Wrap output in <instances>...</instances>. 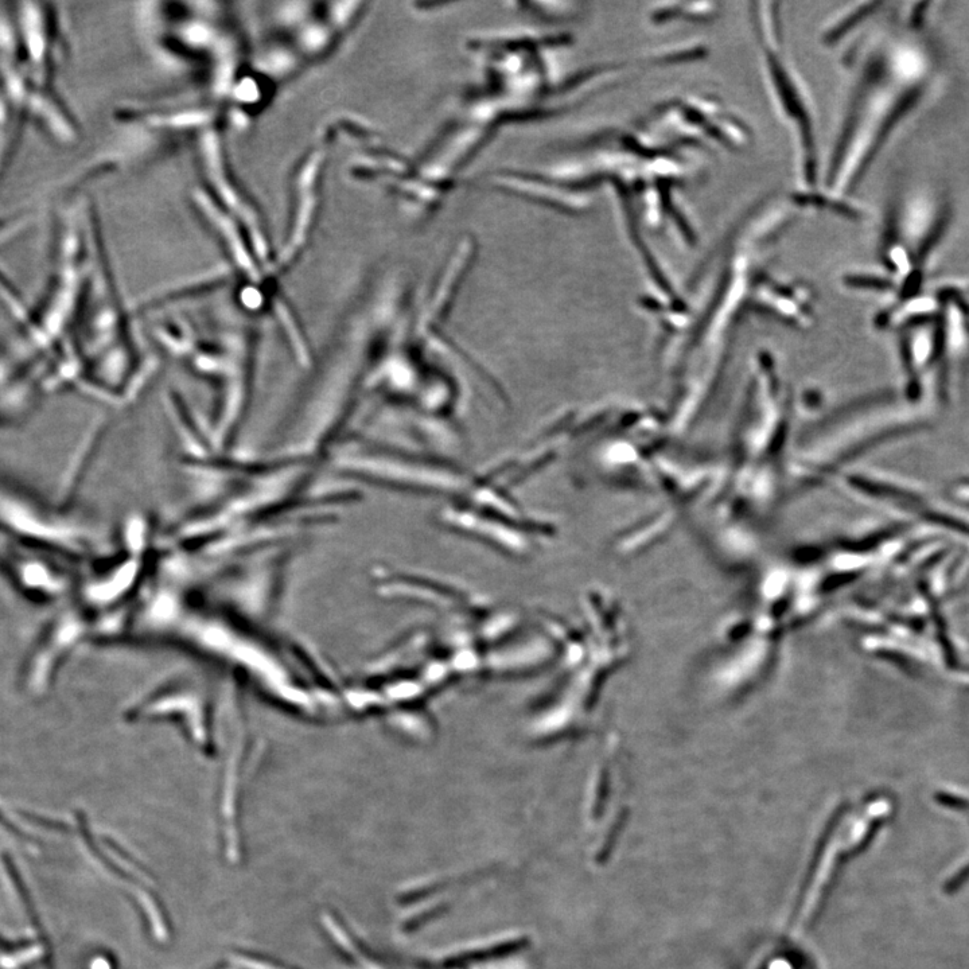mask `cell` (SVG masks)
Instances as JSON below:
<instances>
[{
	"instance_id": "1",
	"label": "cell",
	"mask_w": 969,
	"mask_h": 969,
	"mask_svg": "<svg viewBox=\"0 0 969 969\" xmlns=\"http://www.w3.org/2000/svg\"><path fill=\"white\" fill-rule=\"evenodd\" d=\"M921 33L881 30L848 48L843 64L854 73L830 149L825 151L817 210L865 220L856 190L887 142L932 85L936 61Z\"/></svg>"
},
{
	"instance_id": "2",
	"label": "cell",
	"mask_w": 969,
	"mask_h": 969,
	"mask_svg": "<svg viewBox=\"0 0 969 969\" xmlns=\"http://www.w3.org/2000/svg\"><path fill=\"white\" fill-rule=\"evenodd\" d=\"M262 318L247 309L220 313H157L149 336L179 368L209 393L200 430L202 446L232 453L254 398Z\"/></svg>"
},
{
	"instance_id": "3",
	"label": "cell",
	"mask_w": 969,
	"mask_h": 969,
	"mask_svg": "<svg viewBox=\"0 0 969 969\" xmlns=\"http://www.w3.org/2000/svg\"><path fill=\"white\" fill-rule=\"evenodd\" d=\"M780 7L773 2L751 3L749 19L766 93L791 143L796 179L792 197L808 212L819 205L824 153L815 99L786 46Z\"/></svg>"
},
{
	"instance_id": "4",
	"label": "cell",
	"mask_w": 969,
	"mask_h": 969,
	"mask_svg": "<svg viewBox=\"0 0 969 969\" xmlns=\"http://www.w3.org/2000/svg\"><path fill=\"white\" fill-rule=\"evenodd\" d=\"M952 205L943 193L913 188L898 194L883 224L879 255L902 297L918 293L929 262L952 224Z\"/></svg>"
},
{
	"instance_id": "5",
	"label": "cell",
	"mask_w": 969,
	"mask_h": 969,
	"mask_svg": "<svg viewBox=\"0 0 969 969\" xmlns=\"http://www.w3.org/2000/svg\"><path fill=\"white\" fill-rule=\"evenodd\" d=\"M642 120L695 153H742L753 143L749 124L721 99L710 95L676 96L661 101Z\"/></svg>"
},
{
	"instance_id": "6",
	"label": "cell",
	"mask_w": 969,
	"mask_h": 969,
	"mask_svg": "<svg viewBox=\"0 0 969 969\" xmlns=\"http://www.w3.org/2000/svg\"><path fill=\"white\" fill-rule=\"evenodd\" d=\"M2 7V6H0ZM0 95L23 119L33 120L49 138L68 127L70 116L53 89L34 83L19 50L13 11L0 9Z\"/></svg>"
},
{
	"instance_id": "7",
	"label": "cell",
	"mask_w": 969,
	"mask_h": 969,
	"mask_svg": "<svg viewBox=\"0 0 969 969\" xmlns=\"http://www.w3.org/2000/svg\"><path fill=\"white\" fill-rule=\"evenodd\" d=\"M72 507L68 502L54 504L0 476V527L38 539H53L75 531L79 515Z\"/></svg>"
},
{
	"instance_id": "8",
	"label": "cell",
	"mask_w": 969,
	"mask_h": 969,
	"mask_svg": "<svg viewBox=\"0 0 969 969\" xmlns=\"http://www.w3.org/2000/svg\"><path fill=\"white\" fill-rule=\"evenodd\" d=\"M13 18L23 64L34 83L52 89L57 57V23L49 5L15 3Z\"/></svg>"
},
{
	"instance_id": "9",
	"label": "cell",
	"mask_w": 969,
	"mask_h": 969,
	"mask_svg": "<svg viewBox=\"0 0 969 969\" xmlns=\"http://www.w3.org/2000/svg\"><path fill=\"white\" fill-rule=\"evenodd\" d=\"M883 6L885 3L882 2H858L836 11L821 29V44L828 49L839 48L842 42L851 40L852 35L862 31L871 19L877 17Z\"/></svg>"
},
{
	"instance_id": "10",
	"label": "cell",
	"mask_w": 969,
	"mask_h": 969,
	"mask_svg": "<svg viewBox=\"0 0 969 969\" xmlns=\"http://www.w3.org/2000/svg\"><path fill=\"white\" fill-rule=\"evenodd\" d=\"M719 14L718 3H663L651 11L649 19L653 25L669 26L680 22L703 23L710 22Z\"/></svg>"
},
{
	"instance_id": "11",
	"label": "cell",
	"mask_w": 969,
	"mask_h": 969,
	"mask_svg": "<svg viewBox=\"0 0 969 969\" xmlns=\"http://www.w3.org/2000/svg\"><path fill=\"white\" fill-rule=\"evenodd\" d=\"M23 122L25 119L0 95V179L9 165Z\"/></svg>"
}]
</instances>
